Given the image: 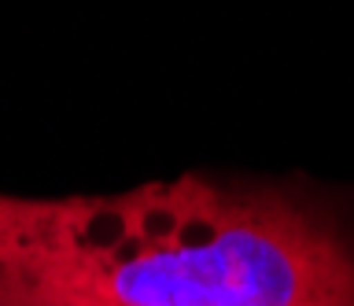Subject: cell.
I'll return each instance as SVG.
<instances>
[{
	"label": "cell",
	"mask_w": 354,
	"mask_h": 306,
	"mask_svg": "<svg viewBox=\"0 0 354 306\" xmlns=\"http://www.w3.org/2000/svg\"><path fill=\"white\" fill-rule=\"evenodd\" d=\"M30 291H33V288H30ZM33 299H41L44 306H96V303L71 299V295H52V291H33Z\"/></svg>",
	"instance_id": "cell-3"
},
{
	"label": "cell",
	"mask_w": 354,
	"mask_h": 306,
	"mask_svg": "<svg viewBox=\"0 0 354 306\" xmlns=\"http://www.w3.org/2000/svg\"><path fill=\"white\" fill-rule=\"evenodd\" d=\"M0 306H44V303L33 299V291L19 277H11V273L0 266Z\"/></svg>",
	"instance_id": "cell-2"
},
{
	"label": "cell",
	"mask_w": 354,
	"mask_h": 306,
	"mask_svg": "<svg viewBox=\"0 0 354 306\" xmlns=\"http://www.w3.org/2000/svg\"><path fill=\"white\" fill-rule=\"evenodd\" d=\"M0 266L96 306H354V251L310 207L203 178L0 192Z\"/></svg>",
	"instance_id": "cell-1"
}]
</instances>
